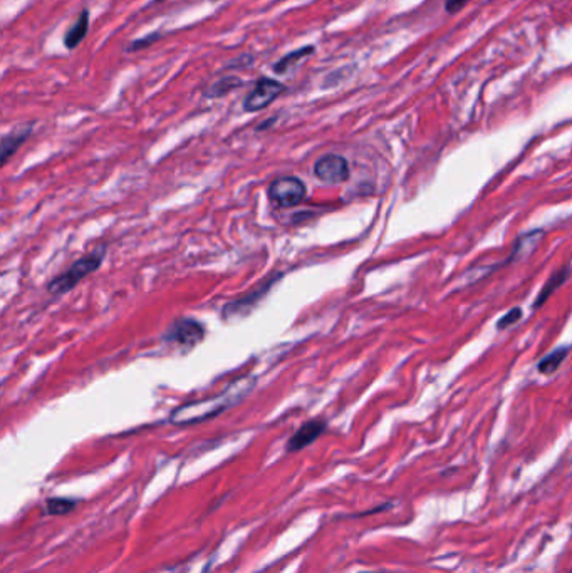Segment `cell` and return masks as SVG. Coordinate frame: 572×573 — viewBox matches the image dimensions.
I'll return each mask as SVG.
<instances>
[{
	"instance_id": "cell-1",
	"label": "cell",
	"mask_w": 572,
	"mask_h": 573,
	"mask_svg": "<svg viewBox=\"0 0 572 573\" xmlns=\"http://www.w3.org/2000/svg\"><path fill=\"white\" fill-rule=\"evenodd\" d=\"M251 387L252 381H248V379H238L237 382H233V384L225 392H221L220 396L209 397V399L193 401V403L180 406V408L175 409L172 416H170V423L178 424V426H185V424H195L215 418V416L224 413V411L230 408L232 404L238 403L240 397L246 396L247 392L251 391Z\"/></svg>"
},
{
	"instance_id": "cell-2",
	"label": "cell",
	"mask_w": 572,
	"mask_h": 573,
	"mask_svg": "<svg viewBox=\"0 0 572 573\" xmlns=\"http://www.w3.org/2000/svg\"><path fill=\"white\" fill-rule=\"evenodd\" d=\"M104 253L106 248L101 247L98 250L87 253V255L79 258V260L74 262L64 274L55 277V279L49 282L48 284L49 294L62 295L69 292V290H72L82 279H86L87 275L99 269L101 263L104 260Z\"/></svg>"
},
{
	"instance_id": "cell-3",
	"label": "cell",
	"mask_w": 572,
	"mask_h": 573,
	"mask_svg": "<svg viewBox=\"0 0 572 573\" xmlns=\"http://www.w3.org/2000/svg\"><path fill=\"white\" fill-rule=\"evenodd\" d=\"M307 188L301 178L282 177L277 178L269 187V198L274 205L280 208H292L306 198Z\"/></svg>"
},
{
	"instance_id": "cell-4",
	"label": "cell",
	"mask_w": 572,
	"mask_h": 573,
	"mask_svg": "<svg viewBox=\"0 0 572 573\" xmlns=\"http://www.w3.org/2000/svg\"><path fill=\"white\" fill-rule=\"evenodd\" d=\"M205 337V327L195 318H178L163 335L165 342H175L185 349L195 347Z\"/></svg>"
},
{
	"instance_id": "cell-5",
	"label": "cell",
	"mask_w": 572,
	"mask_h": 573,
	"mask_svg": "<svg viewBox=\"0 0 572 573\" xmlns=\"http://www.w3.org/2000/svg\"><path fill=\"white\" fill-rule=\"evenodd\" d=\"M284 91L285 86L282 82L269 79V77H260L251 94H248L246 101H243V109H246L247 113H257V111L265 109L267 106L274 103Z\"/></svg>"
},
{
	"instance_id": "cell-6",
	"label": "cell",
	"mask_w": 572,
	"mask_h": 573,
	"mask_svg": "<svg viewBox=\"0 0 572 573\" xmlns=\"http://www.w3.org/2000/svg\"><path fill=\"white\" fill-rule=\"evenodd\" d=\"M314 174L327 184H341L349 179V165L344 156L326 155L316 161Z\"/></svg>"
},
{
	"instance_id": "cell-7",
	"label": "cell",
	"mask_w": 572,
	"mask_h": 573,
	"mask_svg": "<svg viewBox=\"0 0 572 573\" xmlns=\"http://www.w3.org/2000/svg\"><path fill=\"white\" fill-rule=\"evenodd\" d=\"M326 428L327 424L324 419H312V421H307L289 438L285 450H287V452H297L304 450V447L312 445V443L326 431Z\"/></svg>"
},
{
	"instance_id": "cell-8",
	"label": "cell",
	"mask_w": 572,
	"mask_h": 573,
	"mask_svg": "<svg viewBox=\"0 0 572 573\" xmlns=\"http://www.w3.org/2000/svg\"><path fill=\"white\" fill-rule=\"evenodd\" d=\"M32 124H24V126L12 129L9 135L2 138V148H0V155H2V165H6L9 158L16 152L18 148L24 145V141L31 136Z\"/></svg>"
},
{
	"instance_id": "cell-9",
	"label": "cell",
	"mask_w": 572,
	"mask_h": 573,
	"mask_svg": "<svg viewBox=\"0 0 572 573\" xmlns=\"http://www.w3.org/2000/svg\"><path fill=\"white\" fill-rule=\"evenodd\" d=\"M87 30H89V11L84 9V11H81L77 21L74 22V26L66 32V35H64V45H66L69 50H74L82 40H84Z\"/></svg>"
},
{
	"instance_id": "cell-10",
	"label": "cell",
	"mask_w": 572,
	"mask_h": 573,
	"mask_svg": "<svg viewBox=\"0 0 572 573\" xmlns=\"http://www.w3.org/2000/svg\"><path fill=\"white\" fill-rule=\"evenodd\" d=\"M312 52H314V45H304V48H301V49L292 50V52L284 55L282 59H279V61L274 64V72H277V74L287 72L290 67L295 66L299 61H302L304 57H307V55H311Z\"/></svg>"
},
{
	"instance_id": "cell-11",
	"label": "cell",
	"mask_w": 572,
	"mask_h": 573,
	"mask_svg": "<svg viewBox=\"0 0 572 573\" xmlns=\"http://www.w3.org/2000/svg\"><path fill=\"white\" fill-rule=\"evenodd\" d=\"M77 505V500H71V498H49L45 501V513L53 516H62L71 513Z\"/></svg>"
},
{
	"instance_id": "cell-12",
	"label": "cell",
	"mask_w": 572,
	"mask_h": 573,
	"mask_svg": "<svg viewBox=\"0 0 572 573\" xmlns=\"http://www.w3.org/2000/svg\"><path fill=\"white\" fill-rule=\"evenodd\" d=\"M242 84L243 82L240 81L238 77H224V79L216 81L215 84L210 87L207 96H209V98H221V96L229 94L230 91L237 89V87H240Z\"/></svg>"
},
{
	"instance_id": "cell-13",
	"label": "cell",
	"mask_w": 572,
	"mask_h": 573,
	"mask_svg": "<svg viewBox=\"0 0 572 573\" xmlns=\"http://www.w3.org/2000/svg\"><path fill=\"white\" fill-rule=\"evenodd\" d=\"M566 354H567V349L554 350L552 354H549L546 359L541 360V364H539V371H541L542 374H552L554 371H557L562 364V360L566 359Z\"/></svg>"
},
{
	"instance_id": "cell-14",
	"label": "cell",
	"mask_w": 572,
	"mask_h": 573,
	"mask_svg": "<svg viewBox=\"0 0 572 573\" xmlns=\"http://www.w3.org/2000/svg\"><path fill=\"white\" fill-rule=\"evenodd\" d=\"M566 279H567V270L557 272V274L547 282L546 286L542 289V292L537 295V300H535V307H539V305H542L544 302H546V300L551 297V294L554 292V290H556L559 285L564 284Z\"/></svg>"
},
{
	"instance_id": "cell-15",
	"label": "cell",
	"mask_w": 572,
	"mask_h": 573,
	"mask_svg": "<svg viewBox=\"0 0 572 573\" xmlns=\"http://www.w3.org/2000/svg\"><path fill=\"white\" fill-rule=\"evenodd\" d=\"M158 39H160V34H158V32H155V34H150V35H146V37H141V39L135 40V43H133L131 45H129V48H128V52H136V50L145 49V48H148V45L155 44L156 40H158Z\"/></svg>"
},
{
	"instance_id": "cell-16",
	"label": "cell",
	"mask_w": 572,
	"mask_h": 573,
	"mask_svg": "<svg viewBox=\"0 0 572 573\" xmlns=\"http://www.w3.org/2000/svg\"><path fill=\"white\" fill-rule=\"evenodd\" d=\"M520 316H522L520 308H514V311H510L504 318H500V321H498V327H500V329H504V327H509L510 323H514V322L519 321Z\"/></svg>"
},
{
	"instance_id": "cell-17",
	"label": "cell",
	"mask_w": 572,
	"mask_h": 573,
	"mask_svg": "<svg viewBox=\"0 0 572 573\" xmlns=\"http://www.w3.org/2000/svg\"><path fill=\"white\" fill-rule=\"evenodd\" d=\"M467 2H468V0H446L445 9H446V12L456 13V12L460 11L461 7L467 6Z\"/></svg>"
},
{
	"instance_id": "cell-18",
	"label": "cell",
	"mask_w": 572,
	"mask_h": 573,
	"mask_svg": "<svg viewBox=\"0 0 572 573\" xmlns=\"http://www.w3.org/2000/svg\"><path fill=\"white\" fill-rule=\"evenodd\" d=\"M274 121H275V118H272V119H270V121H265V123H262V124H260V126H258L257 129H258V131H262V129H267V128H270V124H272V123H274Z\"/></svg>"
},
{
	"instance_id": "cell-19",
	"label": "cell",
	"mask_w": 572,
	"mask_h": 573,
	"mask_svg": "<svg viewBox=\"0 0 572 573\" xmlns=\"http://www.w3.org/2000/svg\"><path fill=\"white\" fill-rule=\"evenodd\" d=\"M359 573H375V572H359Z\"/></svg>"
}]
</instances>
